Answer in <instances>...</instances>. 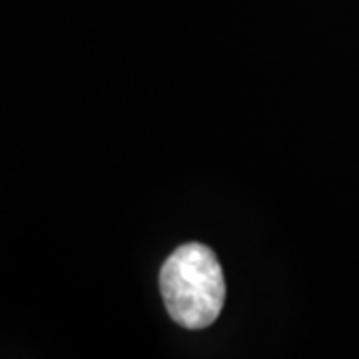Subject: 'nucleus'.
<instances>
[{
  "label": "nucleus",
  "mask_w": 359,
  "mask_h": 359,
  "mask_svg": "<svg viewBox=\"0 0 359 359\" xmlns=\"http://www.w3.org/2000/svg\"><path fill=\"white\" fill-rule=\"evenodd\" d=\"M160 292L170 318L186 330H204L218 320L226 302L224 271L202 244L180 245L160 271Z\"/></svg>",
  "instance_id": "nucleus-1"
}]
</instances>
